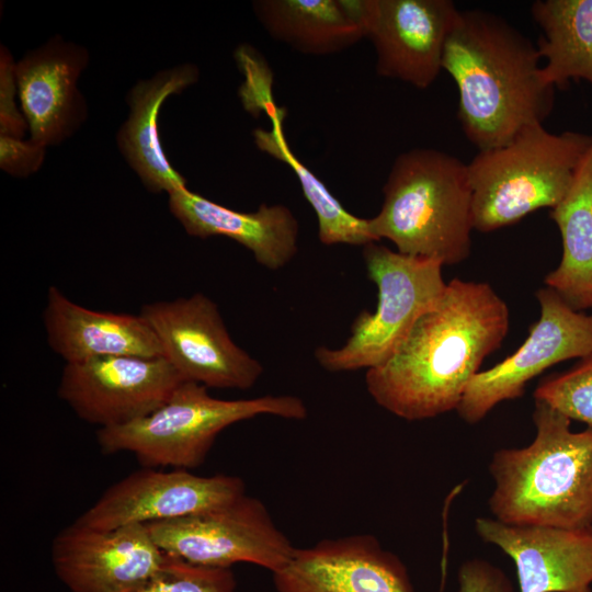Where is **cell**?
Listing matches in <instances>:
<instances>
[{
  "mask_svg": "<svg viewBox=\"0 0 592 592\" xmlns=\"http://www.w3.org/2000/svg\"><path fill=\"white\" fill-rule=\"evenodd\" d=\"M139 314L184 382L249 389L263 374L262 364L234 342L217 305L202 293L145 304Z\"/></svg>",
  "mask_w": 592,
  "mask_h": 592,
  "instance_id": "cell-9",
  "label": "cell"
},
{
  "mask_svg": "<svg viewBox=\"0 0 592 592\" xmlns=\"http://www.w3.org/2000/svg\"><path fill=\"white\" fill-rule=\"evenodd\" d=\"M562 255L544 283L572 309H592V144L565 198L550 209Z\"/></svg>",
  "mask_w": 592,
  "mask_h": 592,
  "instance_id": "cell-21",
  "label": "cell"
},
{
  "mask_svg": "<svg viewBox=\"0 0 592 592\" xmlns=\"http://www.w3.org/2000/svg\"><path fill=\"white\" fill-rule=\"evenodd\" d=\"M534 440L500 448L489 463L494 481L488 506L511 525L592 527V428L571 430V420L534 399Z\"/></svg>",
  "mask_w": 592,
  "mask_h": 592,
  "instance_id": "cell-3",
  "label": "cell"
},
{
  "mask_svg": "<svg viewBox=\"0 0 592 592\" xmlns=\"http://www.w3.org/2000/svg\"><path fill=\"white\" fill-rule=\"evenodd\" d=\"M591 144L592 135L555 134L538 124L523 128L505 145L478 151L468 163L474 229L491 232L557 206Z\"/></svg>",
  "mask_w": 592,
  "mask_h": 592,
  "instance_id": "cell-5",
  "label": "cell"
},
{
  "mask_svg": "<svg viewBox=\"0 0 592 592\" xmlns=\"http://www.w3.org/2000/svg\"><path fill=\"white\" fill-rule=\"evenodd\" d=\"M261 414L304 420L308 409L293 395L225 400L212 397L201 384L183 382L155 411L128 424L99 429L96 440L104 454L129 452L144 467L193 469L205 462L223 430Z\"/></svg>",
  "mask_w": 592,
  "mask_h": 592,
  "instance_id": "cell-6",
  "label": "cell"
},
{
  "mask_svg": "<svg viewBox=\"0 0 592 592\" xmlns=\"http://www.w3.org/2000/svg\"><path fill=\"white\" fill-rule=\"evenodd\" d=\"M383 194L379 213L369 218L378 241L390 240L402 254L443 265L469 257L474 215L468 163L432 148L401 152Z\"/></svg>",
  "mask_w": 592,
  "mask_h": 592,
  "instance_id": "cell-4",
  "label": "cell"
},
{
  "mask_svg": "<svg viewBox=\"0 0 592 592\" xmlns=\"http://www.w3.org/2000/svg\"><path fill=\"white\" fill-rule=\"evenodd\" d=\"M531 14L542 30L536 47L545 80L555 88L570 80L592 86V0H536Z\"/></svg>",
  "mask_w": 592,
  "mask_h": 592,
  "instance_id": "cell-23",
  "label": "cell"
},
{
  "mask_svg": "<svg viewBox=\"0 0 592 592\" xmlns=\"http://www.w3.org/2000/svg\"><path fill=\"white\" fill-rule=\"evenodd\" d=\"M169 209L187 235L230 238L267 270L283 269L298 252L299 224L285 205L261 204L255 212H238L184 187L169 194Z\"/></svg>",
  "mask_w": 592,
  "mask_h": 592,
  "instance_id": "cell-18",
  "label": "cell"
},
{
  "mask_svg": "<svg viewBox=\"0 0 592 592\" xmlns=\"http://www.w3.org/2000/svg\"><path fill=\"white\" fill-rule=\"evenodd\" d=\"M15 66L7 47L0 49V135L23 138L27 123L16 107L14 95L18 92Z\"/></svg>",
  "mask_w": 592,
  "mask_h": 592,
  "instance_id": "cell-28",
  "label": "cell"
},
{
  "mask_svg": "<svg viewBox=\"0 0 592 592\" xmlns=\"http://www.w3.org/2000/svg\"><path fill=\"white\" fill-rule=\"evenodd\" d=\"M458 592H514L506 574L491 562L473 558L458 569Z\"/></svg>",
  "mask_w": 592,
  "mask_h": 592,
  "instance_id": "cell-30",
  "label": "cell"
},
{
  "mask_svg": "<svg viewBox=\"0 0 592 592\" xmlns=\"http://www.w3.org/2000/svg\"><path fill=\"white\" fill-rule=\"evenodd\" d=\"M163 553L156 571L132 592H236L231 568L196 565Z\"/></svg>",
  "mask_w": 592,
  "mask_h": 592,
  "instance_id": "cell-25",
  "label": "cell"
},
{
  "mask_svg": "<svg viewBox=\"0 0 592 592\" xmlns=\"http://www.w3.org/2000/svg\"><path fill=\"white\" fill-rule=\"evenodd\" d=\"M475 530L512 559L519 592H592V527L511 525L480 516Z\"/></svg>",
  "mask_w": 592,
  "mask_h": 592,
  "instance_id": "cell-16",
  "label": "cell"
},
{
  "mask_svg": "<svg viewBox=\"0 0 592 592\" xmlns=\"http://www.w3.org/2000/svg\"><path fill=\"white\" fill-rule=\"evenodd\" d=\"M45 150L31 139L0 135V167L11 175L27 177L41 168Z\"/></svg>",
  "mask_w": 592,
  "mask_h": 592,
  "instance_id": "cell-29",
  "label": "cell"
},
{
  "mask_svg": "<svg viewBox=\"0 0 592 592\" xmlns=\"http://www.w3.org/2000/svg\"><path fill=\"white\" fill-rule=\"evenodd\" d=\"M235 58L244 76L238 92L244 110L253 116L264 113L271 121L284 119L286 111L274 102L272 72L262 56L253 47L241 45L236 49Z\"/></svg>",
  "mask_w": 592,
  "mask_h": 592,
  "instance_id": "cell-27",
  "label": "cell"
},
{
  "mask_svg": "<svg viewBox=\"0 0 592 592\" xmlns=\"http://www.w3.org/2000/svg\"><path fill=\"white\" fill-rule=\"evenodd\" d=\"M198 79V68L185 64L137 82L128 93L130 112L117 135L118 147L141 182L153 193L186 187V181L169 161L158 130L164 101Z\"/></svg>",
  "mask_w": 592,
  "mask_h": 592,
  "instance_id": "cell-20",
  "label": "cell"
},
{
  "mask_svg": "<svg viewBox=\"0 0 592 592\" xmlns=\"http://www.w3.org/2000/svg\"><path fill=\"white\" fill-rule=\"evenodd\" d=\"M253 137L261 151L287 164L297 177L304 196L317 216L321 243L365 246L378 242L371 230L369 218L348 212L325 183L294 155L284 134L283 119L271 121L269 130L257 128Z\"/></svg>",
  "mask_w": 592,
  "mask_h": 592,
  "instance_id": "cell-24",
  "label": "cell"
},
{
  "mask_svg": "<svg viewBox=\"0 0 592 592\" xmlns=\"http://www.w3.org/2000/svg\"><path fill=\"white\" fill-rule=\"evenodd\" d=\"M509 328V307L490 284L455 277L394 355L366 371V389L379 407L407 421L457 410Z\"/></svg>",
  "mask_w": 592,
  "mask_h": 592,
  "instance_id": "cell-1",
  "label": "cell"
},
{
  "mask_svg": "<svg viewBox=\"0 0 592 592\" xmlns=\"http://www.w3.org/2000/svg\"><path fill=\"white\" fill-rule=\"evenodd\" d=\"M459 9L451 0H368L365 37L376 52V71L418 89L429 88Z\"/></svg>",
  "mask_w": 592,
  "mask_h": 592,
  "instance_id": "cell-13",
  "label": "cell"
},
{
  "mask_svg": "<svg viewBox=\"0 0 592 592\" xmlns=\"http://www.w3.org/2000/svg\"><path fill=\"white\" fill-rule=\"evenodd\" d=\"M183 382L163 356H106L66 363L57 391L81 420L105 429L148 415Z\"/></svg>",
  "mask_w": 592,
  "mask_h": 592,
  "instance_id": "cell-11",
  "label": "cell"
},
{
  "mask_svg": "<svg viewBox=\"0 0 592 592\" xmlns=\"http://www.w3.org/2000/svg\"><path fill=\"white\" fill-rule=\"evenodd\" d=\"M163 555L143 524L102 531L75 522L52 545L55 572L70 592H132Z\"/></svg>",
  "mask_w": 592,
  "mask_h": 592,
  "instance_id": "cell-14",
  "label": "cell"
},
{
  "mask_svg": "<svg viewBox=\"0 0 592 592\" xmlns=\"http://www.w3.org/2000/svg\"><path fill=\"white\" fill-rule=\"evenodd\" d=\"M246 494L237 476H198L144 467L113 483L75 522L94 530L168 521L226 504Z\"/></svg>",
  "mask_w": 592,
  "mask_h": 592,
  "instance_id": "cell-12",
  "label": "cell"
},
{
  "mask_svg": "<svg viewBox=\"0 0 592 592\" xmlns=\"http://www.w3.org/2000/svg\"><path fill=\"white\" fill-rule=\"evenodd\" d=\"M43 321L50 349L66 363L122 355L162 356L155 332L140 314L89 309L55 286L48 288Z\"/></svg>",
  "mask_w": 592,
  "mask_h": 592,
  "instance_id": "cell-19",
  "label": "cell"
},
{
  "mask_svg": "<svg viewBox=\"0 0 592 592\" xmlns=\"http://www.w3.org/2000/svg\"><path fill=\"white\" fill-rule=\"evenodd\" d=\"M533 397L592 428V352L569 369L543 378Z\"/></svg>",
  "mask_w": 592,
  "mask_h": 592,
  "instance_id": "cell-26",
  "label": "cell"
},
{
  "mask_svg": "<svg viewBox=\"0 0 592 592\" xmlns=\"http://www.w3.org/2000/svg\"><path fill=\"white\" fill-rule=\"evenodd\" d=\"M87 62L83 47L60 37L16 62L18 93L32 141L57 145L84 121L86 103L77 82Z\"/></svg>",
  "mask_w": 592,
  "mask_h": 592,
  "instance_id": "cell-17",
  "label": "cell"
},
{
  "mask_svg": "<svg viewBox=\"0 0 592 592\" xmlns=\"http://www.w3.org/2000/svg\"><path fill=\"white\" fill-rule=\"evenodd\" d=\"M363 259L378 289L376 309L358 314L340 348L315 350L328 372L368 371L386 363L446 291L443 264L436 260L402 254L376 241L363 246Z\"/></svg>",
  "mask_w": 592,
  "mask_h": 592,
  "instance_id": "cell-7",
  "label": "cell"
},
{
  "mask_svg": "<svg viewBox=\"0 0 592 592\" xmlns=\"http://www.w3.org/2000/svg\"><path fill=\"white\" fill-rule=\"evenodd\" d=\"M145 525L163 551L202 566L249 562L273 573L295 550L264 503L247 493L214 509Z\"/></svg>",
  "mask_w": 592,
  "mask_h": 592,
  "instance_id": "cell-8",
  "label": "cell"
},
{
  "mask_svg": "<svg viewBox=\"0 0 592 592\" xmlns=\"http://www.w3.org/2000/svg\"><path fill=\"white\" fill-rule=\"evenodd\" d=\"M540 59L536 45L502 16L459 10L443 69L458 90L462 129L479 151L505 145L551 114L555 87L545 80Z\"/></svg>",
  "mask_w": 592,
  "mask_h": 592,
  "instance_id": "cell-2",
  "label": "cell"
},
{
  "mask_svg": "<svg viewBox=\"0 0 592 592\" xmlns=\"http://www.w3.org/2000/svg\"><path fill=\"white\" fill-rule=\"evenodd\" d=\"M252 7L272 38L304 54H334L365 37L342 0H260Z\"/></svg>",
  "mask_w": 592,
  "mask_h": 592,
  "instance_id": "cell-22",
  "label": "cell"
},
{
  "mask_svg": "<svg viewBox=\"0 0 592 592\" xmlns=\"http://www.w3.org/2000/svg\"><path fill=\"white\" fill-rule=\"evenodd\" d=\"M535 295L539 319L513 354L470 380L456 410L465 422L478 423L497 405L522 397L530 380L553 365L592 352V314L572 309L547 286Z\"/></svg>",
  "mask_w": 592,
  "mask_h": 592,
  "instance_id": "cell-10",
  "label": "cell"
},
{
  "mask_svg": "<svg viewBox=\"0 0 592 592\" xmlns=\"http://www.w3.org/2000/svg\"><path fill=\"white\" fill-rule=\"evenodd\" d=\"M272 574L276 592H414L401 559L369 534L295 547Z\"/></svg>",
  "mask_w": 592,
  "mask_h": 592,
  "instance_id": "cell-15",
  "label": "cell"
}]
</instances>
